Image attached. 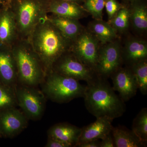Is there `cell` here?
<instances>
[{"label": "cell", "instance_id": "18", "mask_svg": "<svg viewBox=\"0 0 147 147\" xmlns=\"http://www.w3.org/2000/svg\"><path fill=\"white\" fill-rule=\"evenodd\" d=\"M130 12V26L140 34L147 31L146 0H133L128 5Z\"/></svg>", "mask_w": 147, "mask_h": 147}, {"label": "cell", "instance_id": "13", "mask_svg": "<svg viewBox=\"0 0 147 147\" xmlns=\"http://www.w3.org/2000/svg\"><path fill=\"white\" fill-rule=\"evenodd\" d=\"M123 64L130 67L135 64L147 60V42L138 37H131L122 47Z\"/></svg>", "mask_w": 147, "mask_h": 147}, {"label": "cell", "instance_id": "6", "mask_svg": "<svg viewBox=\"0 0 147 147\" xmlns=\"http://www.w3.org/2000/svg\"><path fill=\"white\" fill-rule=\"evenodd\" d=\"M14 90L17 105L28 119H40L44 114L47 98L41 90L18 82Z\"/></svg>", "mask_w": 147, "mask_h": 147}, {"label": "cell", "instance_id": "21", "mask_svg": "<svg viewBox=\"0 0 147 147\" xmlns=\"http://www.w3.org/2000/svg\"><path fill=\"white\" fill-rule=\"evenodd\" d=\"M88 29L98 40L101 45H105L118 38L117 32L108 22L95 20L89 24Z\"/></svg>", "mask_w": 147, "mask_h": 147}, {"label": "cell", "instance_id": "14", "mask_svg": "<svg viewBox=\"0 0 147 147\" xmlns=\"http://www.w3.org/2000/svg\"><path fill=\"white\" fill-rule=\"evenodd\" d=\"M17 82V67L11 48L0 46V83L14 87Z\"/></svg>", "mask_w": 147, "mask_h": 147}, {"label": "cell", "instance_id": "16", "mask_svg": "<svg viewBox=\"0 0 147 147\" xmlns=\"http://www.w3.org/2000/svg\"><path fill=\"white\" fill-rule=\"evenodd\" d=\"M112 122L107 118H97L94 122L82 128L77 144L91 140L103 139L112 131Z\"/></svg>", "mask_w": 147, "mask_h": 147}, {"label": "cell", "instance_id": "3", "mask_svg": "<svg viewBox=\"0 0 147 147\" xmlns=\"http://www.w3.org/2000/svg\"><path fill=\"white\" fill-rule=\"evenodd\" d=\"M16 61L18 82L37 87L45 79L44 68L28 39L19 38L11 47Z\"/></svg>", "mask_w": 147, "mask_h": 147}, {"label": "cell", "instance_id": "10", "mask_svg": "<svg viewBox=\"0 0 147 147\" xmlns=\"http://www.w3.org/2000/svg\"><path fill=\"white\" fill-rule=\"evenodd\" d=\"M28 119L16 107L0 112V137L13 138L24 131Z\"/></svg>", "mask_w": 147, "mask_h": 147}, {"label": "cell", "instance_id": "7", "mask_svg": "<svg viewBox=\"0 0 147 147\" xmlns=\"http://www.w3.org/2000/svg\"><path fill=\"white\" fill-rule=\"evenodd\" d=\"M101 46L94 35L88 29L84 28L71 42L69 51L82 63L95 72Z\"/></svg>", "mask_w": 147, "mask_h": 147}, {"label": "cell", "instance_id": "29", "mask_svg": "<svg viewBox=\"0 0 147 147\" xmlns=\"http://www.w3.org/2000/svg\"><path fill=\"white\" fill-rule=\"evenodd\" d=\"M100 147H115L112 133H110L100 141Z\"/></svg>", "mask_w": 147, "mask_h": 147}, {"label": "cell", "instance_id": "12", "mask_svg": "<svg viewBox=\"0 0 147 147\" xmlns=\"http://www.w3.org/2000/svg\"><path fill=\"white\" fill-rule=\"evenodd\" d=\"M19 38L14 14L9 6L0 8V46L11 47Z\"/></svg>", "mask_w": 147, "mask_h": 147}, {"label": "cell", "instance_id": "24", "mask_svg": "<svg viewBox=\"0 0 147 147\" xmlns=\"http://www.w3.org/2000/svg\"><path fill=\"white\" fill-rule=\"evenodd\" d=\"M132 130L143 142L147 143V108H143L133 121Z\"/></svg>", "mask_w": 147, "mask_h": 147}, {"label": "cell", "instance_id": "2", "mask_svg": "<svg viewBox=\"0 0 147 147\" xmlns=\"http://www.w3.org/2000/svg\"><path fill=\"white\" fill-rule=\"evenodd\" d=\"M28 39L42 63L45 76L52 71L56 61L69 50L71 44L47 18L36 27Z\"/></svg>", "mask_w": 147, "mask_h": 147}, {"label": "cell", "instance_id": "11", "mask_svg": "<svg viewBox=\"0 0 147 147\" xmlns=\"http://www.w3.org/2000/svg\"><path fill=\"white\" fill-rule=\"evenodd\" d=\"M110 78L113 82V89L119 93V96L124 102L128 101L136 95L138 84L130 67H121Z\"/></svg>", "mask_w": 147, "mask_h": 147}, {"label": "cell", "instance_id": "5", "mask_svg": "<svg viewBox=\"0 0 147 147\" xmlns=\"http://www.w3.org/2000/svg\"><path fill=\"white\" fill-rule=\"evenodd\" d=\"M46 98L58 103H65L84 97L86 86L73 78L50 71L40 84Z\"/></svg>", "mask_w": 147, "mask_h": 147}, {"label": "cell", "instance_id": "9", "mask_svg": "<svg viewBox=\"0 0 147 147\" xmlns=\"http://www.w3.org/2000/svg\"><path fill=\"white\" fill-rule=\"evenodd\" d=\"M51 71L86 82H90L96 75L94 71L82 63L69 50L56 61Z\"/></svg>", "mask_w": 147, "mask_h": 147}, {"label": "cell", "instance_id": "22", "mask_svg": "<svg viewBox=\"0 0 147 147\" xmlns=\"http://www.w3.org/2000/svg\"><path fill=\"white\" fill-rule=\"evenodd\" d=\"M108 22L115 30L117 33L126 32L130 26V12L128 6L125 5Z\"/></svg>", "mask_w": 147, "mask_h": 147}, {"label": "cell", "instance_id": "28", "mask_svg": "<svg viewBox=\"0 0 147 147\" xmlns=\"http://www.w3.org/2000/svg\"><path fill=\"white\" fill-rule=\"evenodd\" d=\"M45 147H71L69 145L66 144L64 142H62L60 140L48 137L47 143H46V144L45 145Z\"/></svg>", "mask_w": 147, "mask_h": 147}, {"label": "cell", "instance_id": "23", "mask_svg": "<svg viewBox=\"0 0 147 147\" xmlns=\"http://www.w3.org/2000/svg\"><path fill=\"white\" fill-rule=\"evenodd\" d=\"M17 105L14 87L0 83V112Z\"/></svg>", "mask_w": 147, "mask_h": 147}, {"label": "cell", "instance_id": "20", "mask_svg": "<svg viewBox=\"0 0 147 147\" xmlns=\"http://www.w3.org/2000/svg\"><path fill=\"white\" fill-rule=\"evenodd\" d=\"M112 135L115 147H146L147 143L143 142L132 130L125 127L113 126Z\"/></svg>", "mask_w": 147, "mask_h": 147}, {"label": "cell", "instance_id": "35", "mask_svg": "<svg viewBox=\"0 0 147 147\" xmlns=\"http://www.w3.org/2000/svg\"><path fill=\"white\" fill-rule=\"evenodd\" d=\"M0 138H1V137H0Z\"/></svg>", "mask_w": 147, "mask_h": 147}, {"label": "cell", "instance_id": "32", "mask_svg": "<svg viewBox=\"0 0 147 147\" xmlns=\"http://www.w3.org/2000/svg\"><path fill=\"white\" fill-rule=\"evenodd\" d=\"M122 1H123L122 3L125 5H128L133 0H122Z\"/></svg>", "mask_w": 147, "mask_h": 147}, {"label": "cell", "instance_id": "1", "mask_svg": "<svg viewBox=\"0 0 147 147\" xmlns=\"http://www.w3.org/2000/svg\"><path fill=\"white\" fill-rule=\"evenodd\" d=\"M107 79L96 74L87 82L83 98L87 110L96 118L106 117L113 121L123 116L126 105Z\"/></svg>", "mask_w": 147, "mask_h": 147}, {"label": "cell", "instance_id": "31", "mask_svg": "<svg viewBox=\"0 0 147 147\" xmlns=\"http://www.w3.org/2000/svg\"><path fill=\"white\" fill-rule=\"evenodd\" d=\"M65 1H69L73 2L79 3V4L83 3L84 2V0H65Z\"/></svg>", "mask_w": 147, "mask_h": 147}, {"label": "cell", "instance_id": "34", "mask_svg": "<svg viewBox=\"0 0 147 147\" xmlns=\"http://www.w3.org/2000/svg\"><path fill=\"white\" fill-rule=\"evenodd\" d=\"M11 0H7V3L6 5L5 6H9V3L11 1Z\"/></svg>", "mask_w": 147, "mask_h": 147}, {"label": "cell", "instance_id": "15", "mask_svg": "<svg viewBox=\"0 0 147 147\" xmlns=\"http://www.w3.org/2000/svg\"><path fill=\"white\" fill-rule=\"evenodd\" d=\"M49 13L78 20L86 17L89 14L82 5L65 0H50Z\"/></svg>", "mask_w": 147, "mask_h": 147}, {"label": "cell", "instance_id": "4", "mask_svg": "<svg viewBox=\"0 0 147 147\" xmlns=\"http://www.w3.org/2000/svg\"><path fill=\"white\" fill-rule=\"evenodd\" d=\"M50 0H11L9 7L14 14L19 38L28 39L36 27L46 19Z\"/></svg>", "mask_w": 147, "mask_h": 147}, {"label": "cell", "instance_id": "30", "mask_svg": "<svg viewBox=\"0 0 147 147\" xmlns=\"http://www.w3.org/2000/svg\"><path fill=\"white\" fill-rule=\"evenodd\" d=\"M99 140H91L77 145V147H100Z\"/></svg>", "mask_w": 147, "mask_h": 147}, {"label": "cell", "instance_id": "19", "mask_svg": "<svg viewBox=\"0 0 147 147\" xmlns=\"http://www.w3.org/2000/svg\"><path fill=\"white\" fill-rule=\"evenodd\" d=\"M47 18L71 42L76 38L84 28L79 20L76 19L53 14L48 15Z\"/></svg>", "mask_w": 147, "mask_h": 147}, {"label": "cell", "instance_id": "17", "mask_svg": "<svg viewBox=\"0 0 147 147\" xmlns=\"http://www.w3.org/2000/svg\"><path fill=\"white\" fill-rule=\"evenodd\" d=\"M82 132V128L67 123L56 124L47 131L48 137L60 140L69 145L76 147Z\"/></svg>", "mask_w": 147, "mask_h": 147}, {"label": "cell", "instance_id": "26", "mask_svg": "<svg viewBox=\"0 0 147 147\" xmlns=\"http://www.w3.org/2000/svg\"><path fill=\"white\" fill-rule=\"evenodd\" d=\"M106 0H84L82 6L95 20H102Z\"/></svg>", "mask_w": 147, "mask_h": 147}, {"label": "cell", "instance_id": "27", "mask_svg": "<svg viewBox=\"0 0 147 147\" xmlns=\"http://www.w3.org/2000/svg\"><path fill=\"white\" fill-rule=\"evenodd\" d=\"M125 5L119 2L117 0H106L105 8L108 14V21L112 20L120 9Z\"/></svg>", "mask_w": 147, "mask_h": 147}, {"label": "cell", "instance_id": "25", "mask_svg": "<svg viewBox=\"0 0 147 147\" xmlns=\"http://www.w3.org/2000/svg\"><path fill=\"white\" fill-rule=\"evenodd\" d=\"M138 84V89L142 94H147V60L130 67Z\"/></svg>", "mask_w": 147, "mask_h": 147}, {"label": "cell", "instance_id": "33", "mask_svg": "<svg viewBox=\"0 0 147 147\" xmlns=\"http://www.w3.org/2000/svg\"><path fill=\"white\" fill-rule=\"evenodd\" d=\"M7 0H0V5L5 6L6 5Z\"/></svg>", "mask_w": 147, "mask_h": 147}, {"label": "cell", "instance_id": "8", "mask_svg": "<svg viewBox=\"0 0 147 147\" xmlns=\"http://www.w3.org/2000/svg\"><path fill=\"white\" fill-rule=\"evenodd\" d=\"M122 46L117 39L101 45L98 54L95 73L98 76L108 79L122 66Z\"/></svg>", "mask_w": 147, "mask_h": 147}]
</instances>
